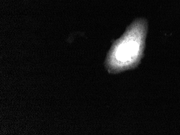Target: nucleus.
I'll return each instance as SVG.
<instances>
[{
	"instance_id": "obj_1",
	"label": "nucleus",
	"mask_w": 180,
	"mask_h": 135,
	"mask_svg": "<svg viewBox=\"0 0 180 135\" xmlns=\"http://www.w3.org/2000/svg\"><path fill=\"white\" fill-rule=\"evenodd\" d=\"M139 43L135 39H131L126 42L121 44L117 50V59L121 61L130 60L138 55L139 52Z\"/></svg>"
}]
</instances>
